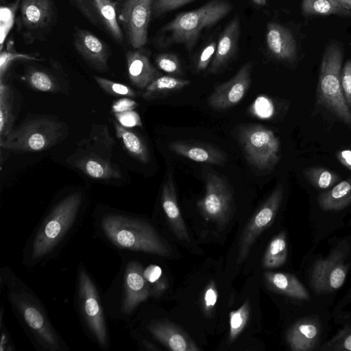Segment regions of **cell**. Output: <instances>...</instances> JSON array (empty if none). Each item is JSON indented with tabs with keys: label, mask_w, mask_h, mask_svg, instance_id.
<instances>
[{
	"label": "cell",
	"mask_w": 351,
	"mask_h": 351,
	"mask_svg": "<svg viewBox=\"0 0 351 351\" xmlns=\"http://www.w3.org/2000/svg\"><path fill=\"white\" fill-rule=\"evenodd\" d=\"M84 195L70 193L57 201L34 228L23 250L27 268L43 266L57 257L82 223Z\"/></svg>",
	"instance_id": "obj_1"
},
{
	"label": "cell",
	"mask_w": 351,
	"mask_h": 351,
	"mask_svg": "<svg viewBox=\"0 0 351 351\" xmlns=\"http://www.w3.org/2000/svg\"><path fill=\"white\" fill-rule=\"evenodd\" d=\"M0 286L10 308L34 347L39 351H68L46 308L32 290L10 267L0 269Z\"/></svg>",
	"instance_id": "obj_2"
},
{
	"label": "cell",
	"mask_w": 351,
	"mask_h": 351,
	"mask_svg": "<svg viewBox=\"0 0 351 351\" xmlns=\"http://www.w3.org/2000/svg\"><path fill=\"white\" fill-rule=\"evenodd\" d=\"M326 254L310 251L301 264L300 277L315 299L330 308L351 269V233L332 237Z\"/></svg>",
	"instance_id": "obj_3"
},
{
	"label": "cell",
	"mask_w": 351,
	"mask_h": 351,
	"mask_svg": "<svg viewBox=\"0 0 351 351\" xmlns=\"http://www.w3.org/2000/svg\"><path fill=\"white\" fill-rule=\"evenodd\" d=\"M98 237L110 247L124 252L169 256V243L146 219L116 210L98 212L93 222Z\"/></svg>",
	"instance_id": "obj_4"
},
{
	"label": "cell",
	"mask_w": 351,
	"mask_h": 351,
	"mask_svg": "<svg viewBox=\"0 0 351 351\" xmlns=\"http://www.w3.org/2000/svg\"><path fill=\"white\" fill-rule=\"evenodd\" d=\"M143 271L140 261L130 256L129 253L123 254L119 270L103 295L107 316L128 323L140 305L152 297Z\"/></svg>",
	"instance_id": "obj_5"
},
{
	"label": "cell",
	"mask_w": 351,
	"mask_h": 351,
	"mask_svg": "<svg viewBox=\"0 0 351 351\" xmlns=\"http://www.w3.org/2000/svg\"><path fill=\"white\" fill-rule=\"evenodd\" d=\"M232 8L228 0H210L197 9L181 12L157 32L154 45L158 48L182 45L191 51L202 31L224 19Z\"/></svg>",
	"instance_id": "obj_6"
},
{
	"label": "cell",
	"mask_w": 351,
	"mask_h": 351,
	"mask_svg": "<svg viewBox=\"0 0 351 351\" xmlns=\"http://www.w3.org/2000/svg\"><path fill=\"white\" fill-rule=\"evenodd\" d=\"M351 214V177L319 193L309 216L312 245L315 250L325 239L347 226Z\"/></svg>",
	"instance_id": "obj_7"
},
{
	"label": "cell",
	"mask_w": 351,
	"mask_h": 351,
	"mask_svg": "<svg viewBox=\"0 0 351 351\" xmlns=\"http://www.w3.org/2000/svg\"><path fill=\"white\" fill-rule=\"evenodd\" d=\"M74 305L86 336L100 349L108 350L110 339L103 296L93 276L82 263L77 267Z\"/></svg>",
	"instance_id": "obj_8"
},
{
	"label": "cell",
	"mask_w": 351,
	"mask_h": 351,
	"mask_svg": "<svg viewBox=\"0 0 351 351\" xmlns=\"http://www.w3.org/2000/svg\"><path fill=\"white\" fill-rule=\"evenodd\" d=\"M293 316L285 330V341L292 351H319L329 338L330 308L321 304L292 311Z\"/></svg>",
	"instance_id": "obj_9"
},
{
	"label": "cell",
	"mask_w": 351,
	"mask_h": 351,
	"mask_svg": "<svg viewBox=\"0 0 351 351\" xmlns=\"http://www.w3.org/2000/svg\"><path fill=\"white\" fill-rule=\"evenodd\" d=\"M343 58L341 45L332 42L324 51L317 86V99L339 120L351 128V111L345 101L341 84Z\"/></svg>",
	"instance_id": "obj_10"
},
{
	"label": "cell",
	"mask_w": 351,
	"mask_h": 351,
	"mask_svg": "<svg viewBox=\"0 0 351 351\" xmlns=\"http://www.w3.org/2000/svg\"><path fill=\"white\" fill-rule=\"evenodd\" d=\"M66 125L49 117H40L19 125L2 141L1 148L14 152H40L55 145L66 134Z\"/></svg>",
	"instance_id": "obj_11"
},
{
	"label": "cell",
	"mask_w": 351,
	"mask_h": 351,
	"mask_svg": "<svg viewBox=\"0 0 351 351\" xmlns=\"http://www.w3.org/2000/svg\"><path fill=\"white\" fill-rule=\"evenodd\" d=\"M19 8L16 30L25 43L44 40L57 20L53 0H20Z\"/></svg>",
	"instance_id": "obj_12"
},
{
	"label": "cell",
	"mask_w": 351,
	"mask_h": 351,
	"mask_svg": "<svg viewBox=\"0 0 351 351\" xmlns=\"http://www.w3.org/2000/svg\"><path fill=\"white\" fill-rule=\"evenodd\" d=\"M239 141L247 160L259 170L271 169L280 159V141L274 132L261 125L241 127Z\"/></svg>",
	"instance_id": "obj_13"
},
{
	"label": "cell",
	"mask_w": 351,
	"mask_h": 351,
	"mask_svg": "<svg viewBox=\"0 0 351 351\" xmlns=\"http://www.w3.org/2000/svg\"><path fill=\"white\" fill-rule=\"evenodd\" d=\"M154 0L117 1L120 26L133 49H141L147 42L149 25L153 15Z\"/></svg>",
	"instance_id": "obj_14"
},
{
	"label": "cell",
	"mask_w": 351,
	"mask_h": 351,
	"mask_svg": "<svg viewBox=\"0 0 351 351\" xmlns=\"http://www.w3.org/2000/svg\"><path fill=\"white\" fill-rule=\"evenodd\" d=\"M205 193L197 205L207 219L224 227L230 219L233 199L232 191L222 178L208 173L206 178Z\"/></svg>",
	"instance_id": "obj_15"
},
{
	"label": "cell",
	"mask_w": 351,
	"mask_h": 351,
	"mask_svg": "<svg viewBox=\"0 0 351 351\" xmlns=\"http://www.w3.org/2000/svg\"><path fill=\"white\" fill-rule=\"evenodd\" d=\"M283 198V186L279 184L251 218L241 237L237 258L238 265L246 258L258 237L274 223L282 206Z\"/></svg>",
	"instance_id": "obj_16"
},
{
	"label": "cell",
	"mask_w": 351,
	"mask_h": 351,
	"mask_svg": "<svg viewBox=\"0 0 351 351\" xmlns=\"http://www.w3.org/2000/svg\"><path fill=\"white\" fill-rule=\"evenodd\" d=\"M90 23L121 45L123 34L117 19V1L112 0H69Z\"/></svg>",
	"instance_id": "obj_17"
},
{
	"label": "cell",
	"mask_w": 351,
	"mask_h": 351,
	"mask_svg": "<svg viewBox=\"0 0 351 351\" xmlns=\"http://www.w3.org/2000/svg\"><path fill=\"white\" fill-rule=\"evenodd\" d=\"M264 279L272 292L284 297L291 304L292 311L321 304L300 276L291 272L267 271L264 273Z\"/></svg>",
	"instance_id": "obj_18"
},
{
	"label": "cell",
	"mask_w": 351,
	"mask_h": 351,
	"mask_svg": "<svg viewBox=\"0 0 351 351\" xmlns=\"http://www.w3.org/2000/svg\"><path fill=\"white\" fill-rule=\"evenodd\" d=\"M253 64H243L228 81L215 86L208 104L215 110H225L237 104L245 96L251 84Z\"/></svg>",
	"instance_id": "obj_19"
},
{
	"label": "cell",
	"mask_w": 351,
	"mask_h": 351,
	"mask_svg": "<svg viewBox=\"0 0 351 351\" xmlns=\"http://www.w3.org/2000/svg\"><path fill=\"white\" fill-rule=\"evenodd\" d=\"M73 45L76 51L90 66L101 72L107 71L110 50L106 42L93 32L75 27Z\"/></svg>",
	"instance_id": "obj_20"
},
{
	"label": "cell",
	"mask_w": 351,
	"mask_h": 351,
	"mask_svg": "<svg viewBox=\"0 0 351 351\" xmlns=\"http://www.w3.org/2000/svg\"><path fill=\"white\" fill-rule=\"evenodd\" d=\"M145 328L157 341L173 351H198L193 339L176 324L165 320H151Z\"/></svg>",
	"instance_id": "obj_21"
},
{
	"label": "cell",
	"mask_w": 351,
	"mask_h": 351,
	"mask_svg": "<svg viewBox=\"0 0 351 351\" xmlns=\"http://www.w3.org/2000/svg\"><path fill=\"white\" fill-rule=\"evenodd\" d=\"M265 43L269 53L274 58L287 62L295 60L297 45L291 32L276 22L268 23L266 27Z\"/></svg>",
	"instance_id": "obj_22"
},
{
	"label": "cell",
	"mask_w": 351,
	"mask_h": 351,
	"mask_svg": "<svg viewBox=\"0 0 351 351\" xmlns=\"http://www.w3.org/2000/svg\"><path fill=\"white\" fill-rule=\"evenodd\" d=\"M240 33V17L236 15L225 27L218 38L216 51L209 67L210 73H219L232 60L237 50Z\"/></svg>",
	"instance_id": "obj_23"
},
{
	"label": "cell",
	"mask_w": 351,
	"mask_h": 351,
	"mask_svg": "<svg viewBox=\"0 0 351 351\" xmlns=\"http://www.w3.org/2000/svg\"><path fill=\"white\" fill-rule=\"evenodd\" d=\"M125 57L128 77L135 86L145 89L152 82L162 75L150 62L143 48L130 50Z\"/></svg>",
	"instance_id": "obj_24"
},
{
	"label": "cell",
	"mask_w": 351,
	"mask_h": 351,
	"mask_svg": "<svg viewBox=\"0 0 351 351\" xmlns=\"http://www.w3.org/2000/svg\"><path fill=\"white\" fill-rule=\"evenodd\" d=\"M161 204L166 218L176 237L180 240L190 241L189 234L179 208L175 185L171 174L162 186Z\"/></svg>",
	"instance_id": "obj_25"
},
{
	"label": "cell",
	"mask_w": 351,
	"mask_h": 351,
	"mask_svg": "<svg viewBox=\"0 0 351 351\" xmlns=\"http://www.w3.org/2000/svg\"><path fill=\"white\" fill-rule=\"evenodd\" d=\"M169 147L173 152L197 162L222 165L226 160L222 152L206 144L175 141Z\"/></svg>",
	"instance_id": "obj_26"
},
{
	"label": "cell",
	"mask_w": 351,
	"mask_h": 351,
	"mask_svg": "<svg viewBox=\"0 0 351 351\" xmlns=\"http://www.w3.org/2000/svg\"><path fill=\"white\" fill-rule=\"evenodd\" d=\"M332 317L340 328L328 339L319 351H351V311L342 310Z\"/></svg>",
	"instance_id": "obj_27"
},
{
	"label": "cell",
	"mask_w": 351,
	"mask_h": 351,
	"mask_svg": "<svg viewBox=\"0 0 351 351\" xmlns=\"http://www.w3.org/2000/svg\"><path fill=\"white\" fill-rule=\"evenodd\" d=\"M75 165L88 176L99 180L119 179L121 173L108 160L95 155L82 156L75 162Z\"/></svg>",
	"instance_id": "obj_28"
},
{
	"label": "cell",
	"mask_w": 351,
	"mask_h": 351,
	"mask_svg": "<svg viewBox=\"0 0 351 351\" xmlns=\"http://www.w3.org/2000/svg\"><path fill=\"white\" fill-rule=\"evenodd\" d=\"M191 81L171 75H161L152 82L142 94L144 99L151 101L168 97L189 86Z\"/></svg>",
	"instance_id": "obj_29"
},
{
	"label": "cell",
	"mask_w": 351,
	"mask_h": 351,
	"mask_svg": "<svg viewBox=\"0 0 351 351\" xmlns=\"http://www.w3.org/2000/svg\"><path fill=\"white\" fill-rule=\"evenodd\" d=\"M289 257L287 234L280 230L270 241L263 256V266L265 269H277L284 266Z\"/></svg>",
	"instance_id": "obj_30"
},
{
	"label": "cell",
	"mask_w": 351,
	"mask_h": 351,
	"mask_svg": "<svg viewBox=\"0 0 351 351\" xmlns=\"http://www.w3.org/2000/svg\"><path fill=\"white\" fill-rule=\"evenodd\" d=\"M113 124L117 136L129 154L141 163L149 162L150 160L149 149L139 136L128 128L121 125L118 121H114Z\"/></svg>",
	"instance_id": "obj_31"
},
{
	"label": "cell",
	"mask_w": 351,
	"mask_h": 351,
	"mask_svg": "<svg viewBox=\"0 0 351 351\" xmlns=\"http://www.w3.org/2000/svg\"><path fill=\"white\" fill-rule=\"evenodd\" d=\"M14 94L11 88L0 82V141L12 130L14 121Z\"/></svg>",
	"instance_id": "obj_32"
},
{
	"label": "cell",
	"mask_w": 351,
	"mask_h": 351,
	"mask_svg": "<svg viewBox=\"0 0 351 351\" xmlns=\"http://www.w3.org/2000/svg\"><path fill=\"white\" fill-rule=\"evenodd\" d=\"M302 12L304 16L337 15L351 16V12L333 3L330 0H301Z\"/></svg>",
	"instance_id": "obj_33"
},
{
	"label": "cell",
	"mask_w": 351,
	"mask_h": 351,
	"mask_svg": "<svg viewBox=\"0 0 351 351\" xmlns=\"http://www.w3.org/2000/svg\"><path fill=\"white\" fill-rule=\"evenodd\" d=\"M24 78L32 88L38 91L55 93L59 89L54 77L48 71L39 68H27Z\"/></svg>",
	"instance_id": "obj_34"
},
{
	"label": "cell",
	"mask_w": 351,
	"mask_h": 351,
	"mask_svg": "<svg viewBox=\"0 0 351 351\" xmlns=\"http://www.w3.org/2000/svg\"><path fill=\"white\" fill-rule=\"evenodd\" d=\"M304 175L308 182L316 189L325 191L339 182V176L322 167H311L304 170Z\"/></svg>",
	"instance_id": "obj_35"
},
{
	"label": "cell",
	"mask_w": 351,
	"mask_h": 351,
	"mask_svg": "<svg viewBox=\"0 0 351 351\" xmlns=\"http://www.w3.org/2000/svg\"><path fill=\"white\" fill-rule=\"evenodd\" d=\"M143 276L149 285L152 297L156 298L161 296L167 290V280L162 268L156 264L143 266Z\"/></svg>",
	"instance_id": "obj_36"
},
{
	"label": "cell",
	"mask_w": 351,
	"mask_h": 351,
	"mask_svg": "<svg viewBox=\"0 0 351 351\" xmlns=\"http://www.w3.org/2000/svg\"><path fill=\"white\" fill-rule=\"evenodd\" d=\"M250 314V302L247 300L241 306L230 313V330L228 340L232 343L239 337L245 327Z\"/></svg>",
	"instance_id": "obj_37"
},
{
	"label": "cell",
	"mask_w": 351,
	"mask_h": 351,
	"mask_svg": "<svg viewBox=\"0 0 351 351\" xmlns=\"http://www.w3.org/2000/svg\"><path fill=\"white\" fill-rule=\"evenodd\" d=\"M37 60L40 61L39 58H37L32 54L19 53L16 51L14 47L12 40L8 42L4 50L1 51L0 53V77L2 80L3 76L10 65L16 60Z\"/></svg>",
	"instance_id": "obj_38"
},
{
	"label": "cell",
	"mask_w": 351,
	"mask_h": 351,
	"mask_svg": "<svg viewBox=\"0 0 351 351\" xmlns=\"http://www.w3.org/2000/svg\"><path fill=\"white\" fill-rule=\"evenodd\" d=\"M95 80L98 85L107 93L115 97H136V93L130 86L123 84L115 82L99 76H95Z\"/></svg>",
	"instance_id": "obj_39"
},
{
	"label": "cell",
	"mask_w": 351,
	"mask_h": 351,
	"mask_svg": "<svg viewBox=\"0 0 351 351\" xmlns=\"http://www.w3.org/2000/svg\"><path fill=\"white\" fill-rule=\"evenodd\" d=\"M156 66L164 72L173 75L182 74V69L178 56L173 53H161L155 58Z\"/></svg>",
	"instance_id": "obj_40"
},
{
	"label": "cell",
	"mask_w": 351,
	"mask_h": 351,
	"mask_svg": "<svg viewBox=\"0 0 351 351\" xmlns=\"http://www.w3.org/2000/svg\"><path fill=\"white\" fill-rule=\"evenodd\" d=\"M194 1L195 0H154L153 16L156 18L160 17Z\"/></svg>",
	"instance_id": "obj_41"
},
{
	"label": "cell",
	"mask_w": 351,
	"mask_h": 351,
	"mask_svg": "<svg viewBox=\"0 0 351 351\" xmlns=\"http://www.w3.org/2000/svg\"><path fill=\"white\" fill-rule=\"evenodd\" d=\"M218 298L215 282L210 280L207 285L203 295L202 308L206 315H211Z\"/></svg>",
	"instance_id": "obj_42"
},
{
	"label": "cell",
	"mask_w": 351,
	"mask_h": 351,
	"mask_svg": "<svg viewBox=\"0 0 351 351\" xmlns=\"http://www.w3.org/2000/svg\"><path fill=\"white\" fill-rule=\"evenodd\" d=\"M217 48V42L212 40L207 43L200 51L197 61L196 69L197 71H203L206 69L211 63Z\"/></svg>",
	"instance_id": "obj_43"
},
{
	"label": "cell",
	"mask_w": 351,
	"mask_h": 351,
	"mask_svg": "<svg viewBox=\"0 0 351 351\" xmlns=\"http://www.w3.org/2000/svg\"><path fill=\"white\" fill-rule=\"evenodd\" d=\"M341 84L345 101L351 111V60H348L342 68Z\"/></svg>",
	"instance_id": "obj_44"
},
{
	"label": "cell",
	"mask_w": 351,
	"mask_h": 351,
	"mask_svg": "<svg viewBox=\"0 0 351 351\" xmlns=\"http://www.w3.org/2000/svg\"><path fill=\"white\" fill-rule=\"evenodd\" d=\"M114 114L117 121L124 127L129 128L143 125L139 114L133 110Z\"/></svg>",
	"instance_id": "obj_45"
},
{
	"label": "cell",
	"mask_w": 351,
	"mask_h": 351,
	"mask_svg": "<svg viewBox=\"0 0 351 351\" xmlns=\"http://www.w3.org/2000/svg\"><path fill=\"white\" fill-rule=\"evenodd\" d=\"M3 307L1 306L0 311V350L1 351H12L14 350L12 343L10 334L5 327L3 320Z\"/></svg>",
	"instance_id": "obj_46"
},
{
	"label": "cell",
	"mask_w": 351,
	"mask_h": 351,
	"mask_svg": "<svg viewBox=\"0 0 351 351\" xmlns=\"http://www.w3.org/2000/svg\"><path fill=\"white\" fill-rule=\"evenodd\" d=\"M137 106V104L128 98L121 99L114 102L112 110L113 112H121L125 111L132 110Z\"/></svg>",
	"instance_id": "obj_47"
},
{
	"label": "cell",
	"mask_w": 351,
	"mask_h": 351,
	"mask_svg": "<svg viewBox=\"0 0 351 351\" xmlns=\"http://www.w3.org/2000/svg\"><path fill=\"white\" fill-rule=\"evenodd\" d=\"M350 304H351V287L342 298L340 299L335 305L332 311V315L341 312L343 310V308L346 307Z\"/></svg>",
	"instance_id": "obj_48"
},
{
	"label": "cell",
	"mask_w": 351,
	"mask_h": 351,
	"mask_svg": "<svg viewBox=\"0 0 351 351\" xmlns=\"http://www.w3.org/2000/svg\"><path fill=\"white\" fill-rule=\"evenodd\" d=\"M337 158L344 167L351 170V149L339 151Z\"/></svg>",
	"instance_id": "obj_49"
},
{
	"label": "cell",
	"mask_w": 351,
	"mask_h": 351,
	"mask_svg": "<svg viewBox=\"0 0 351 351\" xmlns=\"http://www.w3.org/2000/svg\"><path fill=\"white\" fill-rule=\"evenodd\" d=\"M333 3L351 12V0H330Z\"/></svg>",
	"instance_id": "obj_50"
},
{
	"label": "cell",
	"mask_w": 351,
	"mask_h": 351,
	"mask_svg": "<svg viewBox=\"0 0 351 351\" xmlns=\"http://www.w3.org/2000/svg\"><path fill=\"white\" fill-rule=\"evenodd\" d=\"M254 4L258 6H264L267 3V0H251Z\"/></svg>",
	"instance_id": "obj_51"
},
{
	"label": "cell",
	"mask_w": 351,
	"mask_h": 351,
	"mask_svg": "<svg viewBox=\"0 0 351 351\" xmlns=\"http://www.w3.org/2000/svg\"><path fill=\"white\" fill-rule=\"evenodd\" d=\"M112 1H115V0H112Z\"/></svg>",
	"instance_id": "obj_52"
}]
</instances>
